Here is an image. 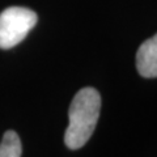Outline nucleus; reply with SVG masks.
<instances>
[{
    "instance_id": "nucleus-4",
    "label": "nucleus",
    "mask_w": 157,
    "mask_h": 157,
    "mask_svg": "<svg viewBox=\"0 0 157 157\" xmlns=\"http://www.w3.org/2000/svg\"><path fill=\"white\" fill-rule=\"evenodd\" d=\"M21 155L22 145L20 136L12 130L7 131L0 141V157H21Z\"/></svg>"
},
{
    "instance_id": "nucleus-3",
    "label": "nucleus",
    "mask_w": 157,
    "mask_h": 157,
    "mask_svg": "<svg viewBox=\"0 0 157 157\" xmlns=\"http://www.w3.org/2000/svg\"><path fill=\"white\" fill-rule=\"evenodd\" d=\"M136 68L145 78L157 77V34L140 45L136 52Z\"/></svg>"
},
{
    "instance_id": "nucleus-1",
    "label": "nucleus",
    "mask_w": 157,
    "mask_h": 157,
    "mask_svg": "<svg viewBox=\"0 0 157 157\" xmlns=\"http://www.w3.org/2000/svg\"><path fill=\"white\" fill-rule=\"evenodd\" d=\"M101 110V96L97 89L86 86L78 90L68 110V124L64 144L72 151L80 149L93 135Z\"/></svg>"
},
{
    "instance_id": "nucleus-2",
    "label": "nucleus",
    "mask_w": 157,
    "mask_h": 157,
    "mask_svg": "<svg viewBox=\"0 0 157 157\" xmlns=\"http://www.w3.org/2000/svg\"><path fill=\"white\" fill-rule=\"evenodd\" d=\"M38 21L37 13L25 7H9L0 13V48L8 50L26 38Z\"/></svg>"
}]
</instances>
